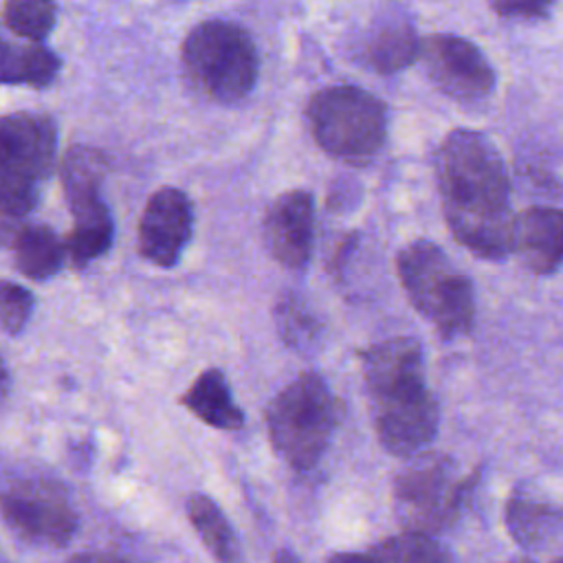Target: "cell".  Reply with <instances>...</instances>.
<instances>
[{
  "instance_id": "7c38bea8",
  "label": "cell",
  "mask_w": 563,
  "mask_h": 563,
  "mask_svg": "<svg viewBox=\"0 0 563 563\" xmlns=\"http://www.w3.org/2000/svg\"><path fill=\"white\" fill-rule=\"evenodd\" d=\"M354 57L378 75H394L418 59L420 37L402 7H380L352 44Z\"/></svg>"
},
{
  "instance_id": "e0dca14e",
  "label": "cell",
  "mask_w": 563,
  "mask_h": 563,
  "mask_svg": "<svg viewBox=\"0 0 563 563\" xmlns=\"http://www.w3.org/2000/svg\"><path fill=\"white\" fill-rule=\"evenodd\" d=\"M106 156L88 145H73L59 167L62 189L70 213L101 205V185L106 178Z\"/></svg>"
},
{
  "instance_id": "4fadbf2b",
  "label": "cell",
  "mask_w": 563,
  "mask_h": 563,
  "mask_svg": "<svg viewBox=\"0 0 563 563\" xmlns=\"http://www.w3.org/2000/svg\"><path fill=\"white\" fill-rule=\"evenodd\" d=\"M264 244L286 268H303L314 244V198L308 189H290L275 198L264 216Z\"/></svg>"
},
{
  "instance_id": "7402d4cb",
  "label": "cell",
  "mask_w": 563,
  "mask_h": 563,
  "mask_svg": "<svg viewBox=\"0 0 563 563\" xmlns=\"http://www.w3.org/2000/svg\"><path fill=\"white\" fill-rule=\"evenodd\" d=\"M114 240V222L108 205L73 213V229L66 238V253L75 266H86L108 253Z\"/></svg>"
},
{
  "instance_id": "603a6c76",
  "label": "cell",
  "mask_w": 563,
  "mask_h": 563,
  "mask_svg": "<svg viewBox=\"0 0 563 563\" xmlns=\"http://www.w3.org/2000/svg\"><path fill=\"white\" fill-rule=\"evenodd\" d=\"M57 22L55 0H7L4 24L7 29L31 42H42Z\"/></svg>"
},
{
  "instance_id": "d4e9b609",
  "label": "cell",
  "mask_w": 563,
  "mask_h": 563,
  "mask_svg": "<svg viewBox=\"0 0 563 563\" xmlns=\"http://www.w3.org/2000/svg\"><path fill=\"white\" fill-rule=\"evenodd\" d=\"M33 312V295L13 282L0 279V330L15 336Z\"/></svg>"
},
{
  "instance_id": "8fae6325",
  "label": "cell",
  "mask_w": 563,
  "mask_h": 563,
  "mask_svg": "<svg viewBox=\"0 0 563 563\" xmlns=\"http://www.w3.org/2000/svg\"><path fill=\"white\" fill-rule=\"evenodd\" d=\"M194 233V207L176 187L156 189L139 220V253L161 268L178 264Z\"/></svg>"
},
{
  "instance_id": "8992f818",
  "label": "cell",
  "mask_w": 563,
  "mask_h": 563,
  "mask_svg": "<svg viewBox=\"0 0 563 563\" xmlns=\"http://www.w3.org/2000/svg\"><path fill=\"white\" fill-rule=\"evenodd\" d=\"M314 143L330 156L367 163L385 145V103L358 86H328L306 108Z\"/></svg>"
},
{
  "instance_id": "4316f807",
  "label": "cell",
  "mask_w": 563,
  "mask_h": 563,
  "mask_svg": "<svg viewBox=\"0 0 563 563\" xmlns=\"http://www.w3.org/2000/svg\"><path fill=\"white\" fill-rule=\"evenodd\" d=\"M7 391H9V372H7V365H4V361L0 356V402L7 396Z\"/></svg>"
},
{
  "instance_id": "ffe728a7",
  "label": "cell",
  "mask_w": 563,
  "mask_h": 563,
  "mask_svg": "<svg viewBox=\"0 0 563 563\" xmlns=\"http://www.w3.org/2000/svg\"><path fill=\"white\" fill-rule=\"evenodd\" d=\"M273 319L279 339L295 352H312L323 336V323L319 314L299 292L279 295Z\"/></svg>"
},
{
  "instance_id": "d6986e66",
  "label": "cell",
  "mask_w": 563,
  "mask_h": 563,
  "mask_svg": "<svg viewBox=\"0 0 563 563\" xmlns=\"http://www.w3.org/2000/svg\"><path fill=\"white\" fill-rule=\"evenodd\" d=\"M66 246L46 224H26L13 235L15 268L35 282L57 275L64 266Z\"/></svg>"
},
{
  "instance_id": "9c48e42d",
  "label": "cell",
  "mask_w": 563,
  "mask_h": 563,
  "mask_svg": "<svg viewBox=\"0 0 563 563\" xmlns=\"http://www.w3.org/2000/svg\"><path fill=\"white\" fill-rule=\"evenodd\" d=\"M0 515L31 545L62 548L77 532V512L66 490L46 477L15 479L0 490Z\"/></svg>"
},
{
  "instance_id": "277c9868",
  "label": "cell",
  "mask_w": 563,
  "mask_h": 563,
  "mask_svg": "<svg viewBox=\"0 0 563 563\" xmlns=\"http://www.w3.org/2000/svg\"><path fill=\"white\" fill-rule=\"evenodd\" d=\"M396 273L411 306L442 339L471 332L475 319L473 284L435 242L413 240L402 246L396 255Z\"/></svg>"
},
{
  "instance_id": "cb8c5ba5",
  "label": "cell",
  "mask_w": 563,
  "mask_h": 563,
  "mask_svg": "<svg viewBox=\"0 0 563 563\" xmlns=\"http://www.w3.org/2000/svg\"><path fill=\"white\" fill-rule=\"evenodd\" d=\"M367 556L383 561H446L449 552L433 541L431 534L405 530L402 534L378 541L367 550Z\"/></svg>"
},
{
  "instance_id": "2e32d148",
  "label": "cell",
  "mask_w": 563,
  "mask_h": 563,
  "mask_svg": "<svg viewBox=\"0 0 563 563\" xmlns=\"http://www.w3.org/2000/svg\"><path fill=\"white\" fill-rule=\"evenodd\" d=\"M506 528L526 552H545L561 541V510L548 501L512 497L506 504Z\"/></svg>"
},
{
  "instance_id": "5bb4252c",
  "label": "cell",
  "mask_w": 563,
  "mask_h": 563,
  "mask_svg": "<svg viewBox=\"0 0 563 563\" xmlns=\"http://www.w3.org/2000/svg\"><path fill=\"white\" fill-rule=\"evenodd\" d=\"M512 251L537 275H552L563 257V213L530 207L512 220Z\"/></svg>"
},
{
  "instance_id": "3957f363",
  "label": "cell",
  "mask_w": 563,
  "mask_h": 563,
  "mask_svg": "<svg viewBox=\"0 0 563 563\" xmlns=\"http://www.w3.org/2000/svg\"><path fill=\"white\" fill-rule=\"evenodd\" d=\"M264 418L275 453L295 471H310L328 451L343 405L319 374L308 372L277 391Z\"/></svg>"
},
{
  "instance_id": "6da1fadb",
  "label": "cell",
  "mask_w": 563,
  "mask_h": 563,
  "mask_svg": "<svg viewBox=\"0 0 563 563\" xmlns=\"http://www.w3.org/2000/svg\"><path fill=\"white\" fill-rule=\"evenodd\" d=\"M435 178L451 235L490 262L512 251L510 176L497 145L482 132L453 130L435 152Z\"/></svg>"
},
{
  "instance_id": "7a4b0ae2",
  "label": "cell",
  "mask_w": 563,
  "mask_h": 563,
  "mask_svg": "<svg viewBox=\"0 0 563 563\" xmlns=\"http://www.w3.org/2000/svg\"><path fill=\"white\" fill-rule=\"evenodd\" d=\"M367 394L374 402V429L385 451L411 457L438 433V405L427 387L422 347L411 336H394L361 354Z\"/></svg>"
},
{
  "instance_id": "30bf717a",
  "label": "cell",
  "mask_w": 563,
  "mask_h": 563,
  "mask_svg": "<svg viewBox=\"0 0 563 563\" xmlns=\"http://www.w3.org/2000/svg\"><path fill=\"white\" fill-rule=\"evenodd\" d=\"M422 66L438 90L457 101H477L493 92L495 68L477 44L455 33H431L420 40Z\"/></svg>"
},
{
  "instance_id": "ba28073f",
  "label": "cell",
  "mask_w": 563,
  "mask_h": 563,
  "mask_svg": "<svg viewBox=\"0 0 563 563\" xmlns=\"http://www.w3.org/2000/svg\"><path fill=\"white\" fill-rule=\"evenodd\" d=\"M479 471L466 475L449 455H424L394 479V510L405 530L438 534L451 528L464 510Z\"/></svg>"
},
{
  "instance_id": "5b68a950",
  "label": "cell",
  "mask_w": 563,
  "mask_h": 563,
  "mask_svg": "<svg viewBox=\"0 0 563 563\" xmlns=\"http://www.w3.org/2000/svg\"><path fill=\"white\" fill-rule=\"evenodd\" d=\"M180 62L191 86L218 103L244 99L260 77V53L249 31L218 18L205 20L187 33Z\"/></svg>"
},
{
  "instance_id": "ac0fdd59",
  "label": "cell",
  "mask_w": 563,
  "mask_h": 563,
  "mask_svg": "<svg viewBox=\"0 0 563 563\" xmlns=\"http://www.w3.org/2000/svg\"><path fill=\"white\" fill-rule=\"evenodd\" d=\"M59 57L40 42H15L0 33V84L46 88L59 73Z\"/></svg>"
},
{
  "instance_id": "484cf974",
  "label": "cell",
  "mask_w": 563,
  "mask_h": 563,
  "mask_svg": "<svg viewBox=\"0 0 563 563\" xmlns=\"http://www.w3.org/2000/svg\"><path fill=\"white\" fill-rule=\"evenodd\" d=\"M488 4L501 18L539 20L550 13L554 0H488Z\"/></svg>"
},
{
  "instance_id": "44dd1931",
  "label": "cell",
  "mask_w": 563,
  "mask_h": 563,
  "mask_svg": "<svg viewBox=\"0 0 563 563\" xmlns=\"http://www.w3.org/2000/svg\"><path fill=\"white\" fill-rule=\"evenodd\" d=\"M187 517H189L194 530L198 532L200 541L213 554V559L224 561V563L240 561L242 554H240L238 537H235L229 519L224 517V512L211 497H207L202 493H194L187 499Z\"/></svg>"
},
{
  "instance_id": "52a82bcc",
  "label": "cell",
  "mask_w": 563,
  "mask_h": 563,
  "mask_svg": "<svg viewBox=\"0 0 563 563\" xmlns=\"http://www.w3.org/2000/svg\"><path fill=\"white\" fill-rule=\"evenodd\" d=\"M57 154V128L48 114L0 117V211L26 216L40 202Z\"/></svg>"
},
{
  "instance_id": "9a60e30c",
  "label": "cell",
  "mask_w": 563,
  "mask_h": 563,
  "mask_svg": "<svg viewBox=\"0 0 563 563\" xmlns=\"http://www.w3.org/2000/svg\"><path fill=\"white\" fill-rule=\"evenodd\" d=\"M180 405L213 429L233 431L244 424V413L233 400L231 385L222 369L207 367L180 396Z\"/></svg>"
}]
</instances>
